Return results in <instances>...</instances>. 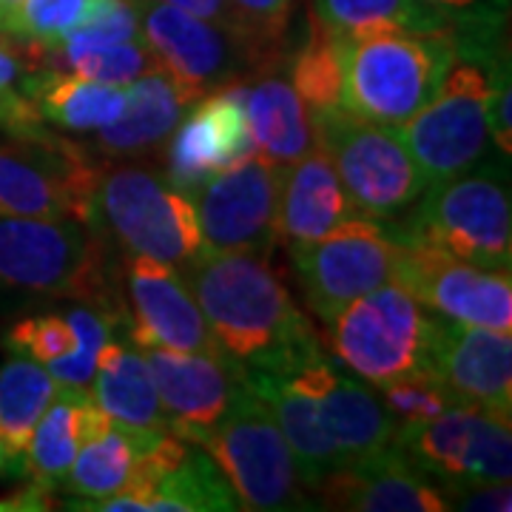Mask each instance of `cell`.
Segmentation results:
<instances>
[{
    "label": "cell",
    "instance_id": "obj_11",
    "mask_svg": "<svg viewBox=\"0 0 512 512\" xmlns=\"http://www.w3.org/2000/svg\"><path fill=\"white\" fill-rule=\"evenodd\" d=\"M100 171L89 148L55 131L0 148V217L77 220L89 228Z\"/></svg>",
    "mask_w": 512,
    "mask_h": 512
},
{
    "label": "cell",
    "instance_id": "obj_3",
    "mask_svg": "<svg viewBox=\"0 0 512 512\" xmlns=\"http://www.w3.org/2000/svg\"><path fill=\"white\" fill-rule=\"evenodd\" d=\"M427 197L399 225L387 228L399 245H421L487 271H510V188L495 168L427 185Z\"/></svg>",
    "mask_w": 512,
    "mask_h": 512
},
{
    "label": "cell",
    "instance_id": "obj_12",
    "mask_svg": "<svg viewBox=\"0 0 512 512\" xmlns=\"http://www.w3.org/2000/svg\"><path fill=\"white\" fill-rule=\"evenodd\" d=\"M490 83L476 63H453L433 94L410 120L396 126L427 185L447 183L473 168L487 146Z\"/></svg>",
    "mask_w": 512,
    "mask_h": 512
},
{
    "label": "cell",
    "instance_id": "obj_10",
    "mask_svg": "<svg viewBox=\"0 0 512 512\" xmlns=\"http://www.w3.org/2000/svg\"><path fill=\"white\" fill-rule=\"evenodd\" d=\"M103 274L100 242L83 222L0 217V288L69 293L109 308Z\"/></svg>",
    "mask_w": 512,
    "mask_h": 512
},
{
    "label": "cell",
    "instance_id": "obj_19",
    "mask_svg": "<svg viewBox=\"0 0 512 512\" xmlns=\"http://www.w3.org/2000/svg\"><path fill=\"white\" fill-rule=\"evenodd\" d=\"M148 373L163 404L168 433L200 439L245 387L242 370L220 356L171 348H143Z\"/></svg>",
    "mask_w": 512,
    "mask_h": 512
},
{
    "label": "cell",
    "instance_id": "obj_24",
    "mask_svg": "<svg viewBox=\"0 0 512 512\" xmlns=\"http://www.w3.org/2000/svg\"><path fill=\"white\" fill-rule=\"evenodd\" d=\"M242 379L262 402L268 404L271 416L291 447L296 470H299L305 487L313 490L333 470L345 467V458L322 424L319 399H316L313 387L296 370L288 376L251 370V373H242Z\"/></svg>",
    "mask_w": 512,
    "mask_h": 512
},
{
    "label": "cell",
    "instance_id": "obj_17",
    "mask_svg": "<svg viewBox=\"0 0 512 512\" xmlns=\"http://www.w3.org/2000/svg\"><path fill=\"white\" fill-rule=\"evenodd\" d=\"M251 154H256V146L245 114V86L231 83L200 97V103L180 117L168 146L165 180L191 197L217 171Z\"/></svg>",
    "mask_w": 512,
    "mask_h": 512
},
{
    "label": "cell",
    "instance_id": "obj_45",
    "mask_svg": "<svg viewBox=\"0 0 512 512\" xmlns=\"http://www.w3.org/2000/svg\"><path fill=\"white\" fill-rule=\"evenodd\" d=\"M424 3H433V6H444V9H473L478 0H424Z\"/></svg>",
    "mask_w": 512,
    "mask_h": 512
},
{
    "label": "cell",
    "instance_id": "obj_1",
    "mask_svg": "<svg viewBox=\"0 0 512 512\" xmlns=\"http://www.w3.org/2000/svg\"><path fill=\"white\" fill-rule=\"evenodd\" d=\"M183 271L217 348L242 373L288 376L322 356L316 333L265 256L200 251Z\"/></svg>",
    "mask_w": 512,
    "mask_h": 512
},
{
    "label": "cell",
    "instance_id": "obj_22",
    "mask_svg": "<svg viewBox=\"0 0 512 512\" xmlns=\"http://www.w3.org/2000/svg\"><path fill=\"white\" fill-rule=\"evenodd\" d=\"M66 507L94 512H234L239 498L214 456L200 444H191L183 461L163 476L103 501H69Z\"/></svg>",
    "mask_w": 512,
    "mask_h": 512
},
{
    "label": "cell",
    "instance_id": "obj_28",
    "mask_svg": "<svg viewBox=\"0 0 512 512\" xmlns=\"http://www.w3.org/2000/svg\"><path fill=\"white\" fill-rule=\"evenodd\" d=\"M89 393L106 416L126 424L131 430L168 433L163 404L157 396L154 379L148 373L146 359L137 350L120 345L117 339H111L109 345L100 350L97 376Z\"/></svg>",
    "mask_w": 512,
    "mask_h": 512
},
{
    "label": "cell",
    "instance_id": "obj_7",
    "mask_svg": "<svg viewBox=\"0 0 512 512\" xmlns=\"http://www.w3.org/2000/svg\"><path fill=\"white\" fill-rule=\"evenodd\" d=\"M333 353L365 382L384 384L430 365L439 316L387 282L348 302L328 322Z\"/></svg>",
    "mask_w": 512,
    "mask_h": 512
},
{
    "label": "cell",
    "instance_id": "obj_16",
    "mask_svg": "<svg viewBox=\"0 0 512 512\" xmlns=\"http://www.w3.org/2000/svg\"><path fill=\"white\" fill-rule=\"evenodd\" d=\"M427 373L450 393L453 404L476 407L498 421L512 419L510 333L441 319Z\"/></svg>",
    "mask_w": 512,
    "mask_h": 512
},
{
    "label": "cell",
    "instance_id": "obj_9",
    "mask_svg": "<svg viewBox=\"0 0 512 512\" xmlns=\"http://www.w3.org/2000/svg\"><path fill=\"white\" fill-rule=\"evenodd\" d=\"M393 447L447 498L476 484H501L512 476L510 424L476 407L453 404L416 424H399Z\"/></svg>",
    "mask_w": 512,
    "mask_h": 512
},
{
    "label": "cell",
    "instance_id": "obj_34",
    "mask_svg": "<svg viewBox=\"0 0 512 512\" xmlns=\"http://www.w3.org/2000/svg\"><path fill=\"white\" fill-rule=\"evenodd\" d=\"M291 86L302 97L308 114L339 106V92H342L339 57L333 37L319 23H313L308 40L293 55Z\"/></svg>",
    "mask_w": 512,
    "mask_h": 512
},
{
    "label": "cell",
    "instance_id": "obj_33",
    "mask_svg": "<svg viewBox=\"0 0 512 512\" xmlns=\"http://www.w3.org/2000/svg\"><path fill=\"white\" fill-rule=\"evenodd\" d=\"M49 69L123 89L143 74L160 72V63L148 52L146 43H114L92 49H49Z\"/></svg>",
    "mask_w": 512,
    "mask_h": 512
},
{
    "label": "cell",
    "instance_id": "obj_44",
    "mask_svg": "<svg viewBox=\"0 0 512 512\" xmlns=\"http://www.w3.org/2000/svg\"><path fill=\"white\" fill-rule=\"evenodd\" d=\"M0 476H20L18 461L6 450V444L0 441Z\"/></svg>",
    "mask_w": 512,
    "mask_h": 512
},
{
    "label": "cell",
    "instance_id": "obj_43",
    "mask_svg": "<svg viewBox=\"0 0 512 512\" xmlns=\"http://www.w3.org/2000/svg\"><path fill=\"white\" fill-rule=\"evenodd\" d=\"M52 507H55V504H52V493L43 490V487H37L32 481H29V487H23L20 493L0 498V512H43L52 510Z\"/></svg>",
    "mask_w": 512,
    "mask_h": 512
},
{
    "label": "cell",
    "instance_id": "obj_32",
    "mask_svg": "<svg viewBox=\"0 0 512 512\" xmlns=\"http://www.w3.org/2000/svg\"><path fill=\"white\" fill-rule=\"evenodd\" d=\"M57 382L35 359L12 356L0 367V441L18 461L37 419L55 396Z\"/></svg>",
    "mask_w": 512,
    "mask_h": 512
},
{
    "label": "cell",
    "instance_id": "obj_8",
    "mask_svg": "<svg viewBox=\"0 0 512 512\" xmlns=\"http://www.w3.org/2000/svg\"><path fill=\"white\" fill-rule=\"evenodd\" d=\"M148 52L157 57L160 72L183 92L188 103L237 83L242 74L271 66L274 52L256 46L239 32L211 20L188 15L160 0H134Z\"/></svg>",
    "mask_w": 512,
    "mask_h": 512
},
{
    "label": "cell",
    "instance_id": "obj_40",
    "mask_svg": "<svg viewBox=\"0 0 512 512\" xmlns=\"http://www.w3.org/2000/svg\"><path fill=\"white\" fill-rule=\"evenodd\" d=\"M225 3L234 12L239 32L276 55L279 40L288 29L293 0H225Z\"/></svg>",
    "mask_w": 512,
    "mask_h": 512
},
{
    "label": "cell",
    "instance_id": "obj_31",
    "mask_svg": "<svg viewBox=\"0 0 512 512\" xmlns=\"http://www.w3.org/2000/svg\"><path fill=\"white\" fill-rule=\"evenodd\" d=\"M316 23L328 32L393 26L416 35H453L458 12L424 0H311Z\"/></svg>",
    "mask_w": 512,
    "mask_h": 512
},
{
    "label": "cell",
    "instance_id": "obj_15",
    "mask_svg": "<svg viewBox=\"0 0 512 512\" xmlns=\"http://www.w3.org/2000/svg\"><path fill=\"white\" fill-rule=\"evenodd\" d=\"M393 282L441 319L510 333V271H487L421 245H399Z\"/></svg>",
    "mask_w": 512,
    "mask_h": 512
},
{
    "label": "cell",
    "instance_id": "obj_2",
    "mask_svg": "<svg viewBox=\"0 0 512 512\" xmlns=\"http://www.w3.org/2000/svg\"><path fill=\"white\" fill-rule=\"evenodd\" d=\"M342 92L339 106L382 126H402L439 92L458 60L453 35H416L393 26L330 32Z\"/></svg>",
    "mask_w": 512,
    "mask_h": 512
},
{
    "label": "cell",
    "instance_id": "obj_35",
    "mask_svg": "<svg viewBox=\"0 0 512 512\" xmlns=\"http://www.w3.org/2000/svg\"><path fill=\"white\" fill-rule=\"evenodd\" d=\"M74 333H77V348L55 362H49V373L57 384L77 387V390H92L97 376V359L100 350L114 339V328L123 322L109 308H74L69 313Z\"/></svg>",
    "mask_w": 512,
    "mask_h": 512
},
{
    "label": "cell",
    "instance_id": "obj_26",
    "mask_svg": "<svg viewBox=\"0 0 512 512\" xmlns=\"http://www.w3.org/2000/svg\"><path fill=\"white\" fill-rule=\"evenodd\" d=\"M188 106L191 103L168 74H143L128 83L123 114L109 126L97 128V148L106 157H134L163 146Z\"/></svg>",
    "mask_w": 512,
    "mask_h": 512
},
{
    "label": "cell",
    "instance_id": "obj_6",
    "mask_svg": "<svg viewBox=\"0 0 512 512\" xmlns=\"http://www.w3.org/2000/svg\"><path fill=\"white\" fill-rule=\"evenodd\" d=\"M228 476L239 510H313L291 447L268 404L245 384L231 407L194 441Z\"/></svg>",
    "mask_w": 512,
    "mask_h": 512
},
{
    "label": "cell",
    "instance_id": "obj_18",
    "mask_svg": "<svg viewBox=\"0 0 512 512\" xmlns=\"http://www.w3.org/2000/svg\"><path fill=\"white\" fill-rule=\"evenodd\" d=\"M126 288L131 302L128 322L137 348H171L225 359L174 265L131 254L126 259Z\"/></svg>",
    "mask_w": 512,
    "mask_h": 512
},
{
    "label": "cell",
    "instance_id": "obj_5",
    "mask_svg": "<svg viewBox=\"0 0 512 512\" xmlns=\"http://www.w3.org/2000/svg\"><path fill=\"white\" fill-rule=\"evenodd\" d=\"M311 128L316 146L330 157L350 205L362 217L393 220L427 188L396 126H382L333 106L313 111Z\"/></svg>",
    "mask_w": 512,
    "mask_h": 512
},
{
    "label": "cell",
    "instance_id": "obj_25",
    "mask_svg": "<svg viewBox=\"0 0 512 512\" xmlns=\"http://www.w3.org/2000/svg\"><path fill=\"white\" fill-rule=\"evenodd\" d=\"M163 433L131 430L126 424L106 416L92 399L86 413L83 439L72 461V470L63 481V490L80 501H103L126 490L134 481L140 456Z\"/></svg>",
    "mask_w": 512,
    "mask_h": 512
},
{
    "label": "cell",
    "instance_id": "obj_20",
    "mask_svg": "<svg viewBox=\"0 0 512 512\" xmlns=\"http://www.w3.org/2000/svg\"><path fill=\"white\" fill-rule=\"evenodd\" d=\"M316 507L356 512H444L450 510L441 490L396 450L333 470L316 487Z\"/></svg>",
    "mask_w": 512,
    "mask_h": 512
},
{
    "label": "cell",
    "instance_id": "obj_21",
    "mask_svg": "<svg viewBox=\"0 0 512 512\" xmlns=\"http://www.w3.org/2000/svg\"><path fill=\"white\" fill-rule=\"evenodd\" d=\"M296 373L313 387L322 424L339 447L345 464L365 461L393 447L399 424L384 410L376 390L339 373L325 356H316L308 365L296 367Z\"/></svg>",
    "mask_w": 512,
    "mask_h": 512
},
{
    "label": "cell",
    "instance_id": "obj_23",
    "mask_svg": "<svg viewBox=\"0 0 512 512\" xmlns=\"http://www.w3.org/2000/svg\"><path fill=\"white\" fill-rule=\"evenodd\" d=\"M353 217L362 214L350 205L336 168L322 148L313 146L299 160L282 165L276 242H282L288 251L322 239Z\"/></svg>",
    "mask_w": 512,
    "mask_h": 512
},
{
    "label": "cell",
    "instance_id": "obj_29",
    "mask_svg": "<svg viewBox=\"0 0 512 512\" xmlns=\"http://www.w3.org/2000/svg\"><path fill=\"white\" fill-rule=\"evenodd\" d=\"M245 114L256 154L268 163L288 165L316 146L311 114L282 77H268L245 89Z\"/></svg>",
    "mask_w": 512,
    "mask_h": 512
},
{
    "label": "cell",
    "instance_id": "obj_4",
    "mask_svg": "<svg viewBox=\"0 0 512 512\" xmlns=\"http://www.w3.org/2000/svg\"><path fill=\"white\" fill-rule=\"evenodd\" d=\"M89 231L109 234L128 256H151L174 268H183L202 251L194 202L143 165H103L92 194Z\"/></svg>",
    "mask_w": 512,
    "mask_h": 512
},
{
    "label": "cell",
    "instance_id": "obj_27",
    "mask_svg": "<svg viewBox=\"0 0 512 512\" xmlns=\"http://www.w3.org/2000/svg\"><path fill=\"white\" fill-rule=\"evenodd\" d=\"M89 407H92L89 390L60 384L20 453V476H29L32 484L49 493L60 490L83 439Z\"/></svg>",
    "mask_w": 512,
    "mask_h": 512
},
{
    "label": "cell",
    "instance_id": "obj_39",
    "mask_svg": "<svg viewBox=\"0 0 512 512\" xmlns=\"http://www.w3.org/2000/svg\"><path fill=\"white\" fill-rule=\"evenodd\" d=\"M77 348V333H74L69 316H35L23 319L6 333V350L15 356L35 359L40 365H49L60 356L72 353Z\"/></svg>",
    "mask_w": 512,
    "mask_h": 512
},
{
    "label": "cell",
    "instance_id": "obj_13",
    "mask_svg": "<svg viewBox=\"0 0 512 512\" xmlns=\"http://www.w3.org/2000/svg\"><path fill=\"white\" fill-rule=\"evenodd\" d=\"M288 254L311 311L330 322L348 302L393 282L399 242L379 220L353 217Z\"/></svg>",
    "mask_w": 512,
    "mask_h": 512
},
{
    "label": "cell",
    "instance_id": "obj_36",
    "mask_svg": "<svg viewBox=\"0 0 512 512\" xmlns=\"http://www.w3.org/2000/svg\"><path fill=\"white\" fill-rule=\"evenodd\" d=\"M114 43H143L140 12L134 0H89L83 18L60 49H92Z\"/></svg>",
    "mask_w": 512,
    "mask_h": 512
},
{
    "label": "cell",
    "instance_id": "obj_14",
    "mask_svg": "<svg viewBox=\"0 0 512 512\" xmlns=\"http://www.w3.org/2000/svg\"><path fill=\"white\" fill-rule=\"evenodd\" d=\"M282 165L251 154L217 171L188 197L200 222L202 251L271 256L276 245Z\"/></svg>",
    "mask_w": 512,
    "mask_h": 512
},
{
    "label": "cell",
    "instance_id": "obj_46",
    "mask_svg": "<svg viewBox=\"0 0 512 512\" xmlns=\"http://www.w3.org/2000/svg\"><path fill=\"white\" fill-rule=\"evenodd\" d=\"M18 6H20V0H0V29H3L6 18H9Z\"/></svg>",
    "mask_w": 512,
    "mask_h": 512
},
{
    "label": "cell",
    "instance_id": "obj_38",
    "mask_svg": "<svg viewBox=\"0 0 512 512\" xmlns=\"http://www.w3.org/2000/svg\"><path fill=\"white\" fill-rule=\"evenodd\" d=\"M376 387H379V399H382L384 410L396 419V424L427 421L444 413L447 407H453L450 393L427 370L404 373V376H396V379L376 384Z\"/></svg>",
    "mask_w": 512,
    "mask_h": 512
},
{
    "label": "cell",
    "instance_id": "obj_30",
    "mask_svg": "<svg viewBox=\"0 0 512 512\" xmlns=\"http://www.w3.org/2000/svg\"><path fill=\"white\" fill-rule=\"evenodd\" d=\"M26 94L35 100L43 123L66 131H97L114 123L126 109V89L57 69L29 74Z\"/></svg>",
    "mask_w": 512,
    "mask_h": 512
},
{
    "label": "cell",
    "instance_id": "obj_41",
    "mask_svg": "<svg viewBox=\"0 0 512 512\" xmlns=\"http://www.w3.org/2000/svg\"><path fill=\"white\" fill-rule=\"evenodd\" d=\"M510 498V481H501V484H476V487L456 490L447 495V504L450 510L510 512Z\"/></svg>",
    "mask_w": 512,
    "mask_h": 512
},
{
    "label": "cell",
    "instance_id": "obj_37",
    "mask_svg": "<svg viewBox=\"0 0 512 512\" xmlns=\"http://www.w3.org/2000/svg\"><path fill=\"white\" fill-rule=\"evenodd\" d=\"M86 6L89 0H20L3 29L37 46L60 49L69 32L80 23Z\"/></svg>",
    "mask_w": 512,
    "mask_h": 512
},
{
    "label": "cell",
    "instance_id": "obj_42",
    "mask_svg": "<svg viewBox=\"0 0 512 512\" xmlns=\"http://www.w3.org/2000/svg\"><path fill=\"white\" fill-rule=\"evenodd\" d=\"M160 3H171V6L183 9L188 15H197V18L211 20V23L225 26V29H231V32H239L234 12L228 9L225 0H160ZM239 35H242V32H239ZM248 40H251V37H248ZM256 46H259V43H256Z\"/></svg>",
    "mask_w": 512,
    "mask_h": 512
}]
</instances>
